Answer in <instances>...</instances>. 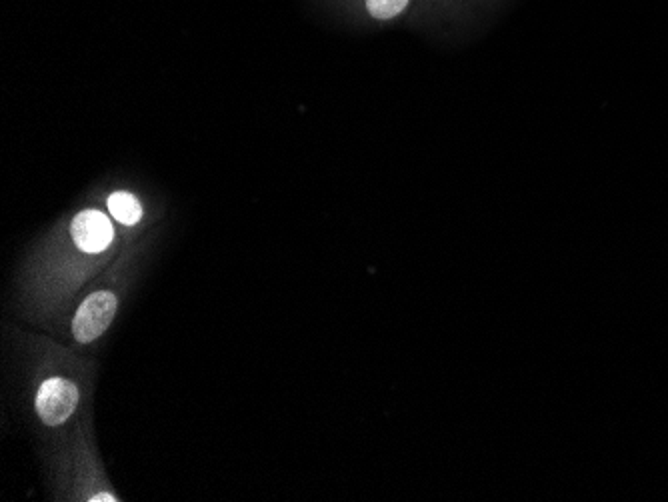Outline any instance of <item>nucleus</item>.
I'll return each mask as SVG.
<instances>
[{"label": "nucleus", "instance_id": "nucleus-1", "mask_svg": "<svg viewBox=\"0 0 668 502\" xmlns=\"http://www.w3.org/2000/svg\"><path fill=\"white\" fill-rule=\"evenodd\" d=\"M78 404V388L74 382L52 376L42 382L36 394V412L48 426H58L70 418Z\"/></svg>", "mask_w": 668, "mask_h": 502}, {"label": "nucleus", "instance_id": "nucleus-4", "mask_svg": "<svg viewBox=\"0 0 668 502\" xmlns=\"http://www.w3.org/2000/svg\"><path fill=\"white\" fill-rule=\"evenodd\" d=\"M110 214L122 224H136L142 216L140 202L130 192H114L108 196Z\"/></svg>", "mask_w": 668, "mask_h": 502}, {"label": "nucleus", "instance_id": "nucleus-3", "mask_svg": "<svg viewBox=\"0 0 668 502\" xmlns=\"http://www.w3.org/2000/svg\"><path fill=\"white\" fill-rule=\"evenodd\" d=\"M70 232H72L76 246L90 254H96L108 248L114 236L108 216L98 210H82L80 214H76V218L72 220Z\"/></svg>", "mask_w": 668, "mask_h": 502}, {"label": "nucleus", "instance_id": "nucleus-5", "mask_svg": "<svg viewBox=\"0 0 668 502\" xmlns=\"http://www.w3.org/2000/svg\"><path fill=\"white\" fill-rule=\"evenodd\" d=\"M410 0H366V8L376 20H390L398 16Z\"/></svg>", "mask_w": 668, "mask_h": 502}, {"label": "nucleus", "instance_id": "nucleus-6", "mask_svg": "<svg viewBox=\"0 0 668 502\" xmlns=\"http://www.w3.org/2000/svg\"><path fill=\"white\" fill-rule=\"evenodd\" d=\"M90 500H116V498L110 496V494H98V496H94V498H90Z\"/></svg>", "mask_w": 668, "mask_h": 502}, {"label": "nucleus", "instance_id": "nucleus-2", "mask_svg": "<svg viewBox=\"0 0 668 502\" xmlns=\"http://www.w3.org/2000/svg\"><path fill=\"white\" fill-rule=\"evenodd\" d=\"M116 314V296L112 292H94L78 308L72 320L74 338L82 344L96 340Z\"/></svg>", "mask_w": 668, "mask_h": 502}]
</instances>
